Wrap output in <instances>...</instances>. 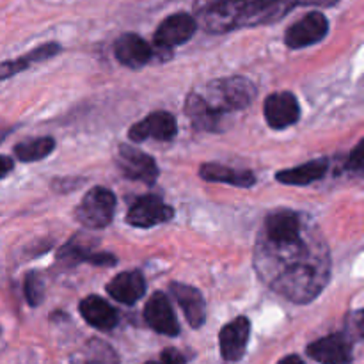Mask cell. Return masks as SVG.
<instances>
[{
    "label": "cell",
    "mask_w": 364,
    "mask_h": 364,
    "mask_svg": "<svg viewBox=\"0 0 364 364\" xmlns=\"http://www.w3.org/2000/svg\"><path fill=\"white\" fill-rule=\"evenodd\" d=\"M199 176L212 183H228L240 188H249L256 183V178L251 171L231 169V167L220 166V164H203L199 169Z\"/></svg>",
    "instance_id": "20"
},
{
    "label": "cell",
    "mask_w": 364,
    "mask_h": 364,
    "mask_svg": "<svg viewBox=\"0 0 364 364\" xmlns=\"http://www.w3.org/2000/svg\"><path fill=\"white\" fill-rule=\"evenodd\" d=\"M251 336V322L245 316L231 320L219 333L220 355L224 361L237 363L244 358Z\"/></svg>",
    "instance_id": "12"
},
{
    "label": "cell",
    "mask_w": 364,
    "mask_h": 364,
    "mask_svg": "<svg viewBox=\"0 0 364 364\" xmlns=\"http://www.w3.org/2000/svg\"><path fill=\"white\" fill-rule=\"evenodd\" d=\"M55 148V141L52 137H38L31 141H23L14 146V155L21 162H38L46 159Z\"/></svg>",
    "instance_id": "22"
},
{
    "label": "cell",
    "mask_w": 364,
    "mask_h": 364,
    "mask_svg": "<svg viewBox=\"0 0 364 364\" xmlns=\"http://www.w3.org/2000/svg\"><path fill=\"white\" fill-rule=\"evenodd\" d=\"M171 294L174 295L180 308L183 309V315L187 322L191 323V327L199 329L206 320V302L201 291L194 287H188V284L173 283L171 284Z\"/></svg>",
    "instance_id": "16"
},
{
    "label": "cell",
    "mask_w": 364,
    "mask_h": 364,
    "mask_svg": "<svg viewBox=\"0 0 364 364\" xmlns=\"http://www.w3.org/2000/svg\"><path fill=\"white\" fill-rule=\"evenodd\" d=\"M174 217L173 206L167 205L159 196H142L128 210L127 223L134 228H153L169 223Z\"/></svg>",
    "instance_id": "7"
},
{
    "label": "cell",
    "mask_w": 364,
    "mask_h": 364,
    "mask_svg": "<svg viewBox=\"0 0 364 364\" xmlns=\"http://www.w3.org/2000/svg\"><path fill=\"white\" fill-rule=\"evenodd\" d=\"M105 290L114 301L121 302V304L134 306L146 294V279L139 270L121 272L107 284Z\"/></svg>",
    "instance_id": "14"
},
{
    "label": "cell",
    "mask_w": 364,
    "mask_h": 364,
    "mask_svg": "<svg viewBox=\"0 0 364 364\" xmlns=\"http://www.w3.org/2000/svg\"><path fill=\"white\" fill-rule=\"evenodd\" d=\"M114 53L116 59L124 66L137 70V68L146 66L153 59V48L146 39L141 36L128 32V34L119 36L114 43Z\"/></svg>",
    "instance_id": "13"
},
{
    "label": "cell",
    "mask_w": 364,
    "mask_h": 364,
    "mask_svg": "<svg viewBox=\"0 0 364 364\" xmlns=\"http://www.w3.org/2000/svg\"><path fill=\"white\" fill-rule=\"evenodd\" d=\"M23 294H25V299H27L28 306L36 308V306L41 304L43 299H45V284H43L39 274L28 272L27 276H25Z\"/></svg>",
    "instance_id": "24"
},
{
    "label": "cell",
    "mask_w": 364,
    "mask_h": 364,
    "mask_svg": "<svg viewBox=\"0 0 364 364\" xmlns=\"http://www.w3.org/2000/svg\"><path fill=\"white\" fill-rule=\"evenodd\" d=\"M146 364H187V361H185L183 354L178 352L176 348H166L159 355V359H153V361H148Z\"/></svg>",
    "instance_id": "25"
},
{
    "label": "cell",
    "mask_w": 364,
    "mask_h": 364,
    "mask_svg": "<svg viewBox=\"0 0 364 364\" xmlns=\"http://www.w3.org/2000/svg\"><path fill=\"white\" fill-rule=\"evenodd\" d=\"M82 318L91 327L98 331H112L119 322V315L116 309L98 295H89L78 304Z\"/></svg>",
    "instance_id": "15"
},
{
    "label": "cell",
    "mask_w": 364,
    "mask_h": 364,
    "mask_svg": "<svg viewBox=\"0 0 364 364\" xmlns=\"http://www.w3.org/2000/svg\"><path fill=\"white\" fill-rule=\"evenodd\" d=\"M60 50L63 48H60L59 43H45V45L38 46V48L31 50V52L23 53V55L16 57V59L0 63V80H6V78L14 77V75L21 73V71L28 70L32 64L43 63V60H48L52 57L59 55Z\"/></svg>",
    "instance_id": "18"
},
{
    "label": "cell",
    "mask_w": 364,
    "mask_h": 364,
    "mask_svg": "<svg viewBox=\"0 0 364 364\" xmlns=\"http://www.w3.org/2000/svg\"><path fill=\"white\" fill-rule=\"evenodd\" d=\"M290 6V9L297 6H333L338 0H284Z\"/></svg>",
    "instance_id": "27"
},
{
    "label": "cell",
    "mask_w": 364,
    "mask_h": 364,
    "mask_svg": "<svg viewBox=\"0 0 364 364\" xmlns=\"http://www.w3.org/2000/svg\"><path fill=\"white\" fill-rule=\"evenodd\" d=\"M114 212H116V196L105 187H95L77 206L75 219L89 230H103L112 223Z\"/></svg>",
    "instance_id": "2"
},
{
    "label": "cell",
    "mask_w": 364,
    "mask_h": 364,
    "mask_svg": "<svg viewBox=\"0 0 364 364\" xmlns=\"http://www.w3.org/2000/svg\"><path fill=\"white\" fill-rule=\"evenodd\" d=\"M263 114L270 128L284 130L301 119V107L294 92H274L265 100Z\"/></svg>",
    "instance_id": "9"
},
{
    "label": "cell",
    "mask_w": 364,
    "mask_h": 364,
    "mask_svg": "<svg viewBox=\"0 0 364 364\" xmlns=\"http://www.w3.org/2000/svg\"><path fill=\"white\" fill-rule=\"evenodd\" d=\"M277 364H306L299 355H287L284 359H281Z\"/></svg>",
    "instance_id": "29"
},
{
    "label": "cell",
    "mask_w": 364,
    "mask_h": 364,
    "mask_svg": "<svg viewBox=\"0 0 364 364\" xmlns=\"http://www.w3.org/2000/svg\"><path fill=\"white\" fill-rule=\"evenodd\" d=\"M306 354L320 364H352L354 363V341L348 333L329 334L309 343Z\"/></svg>",
    "instance_id": "4"
},
{
    "label": "cell",
    "mask_w": 364,
    "mask_h": 364,
    "mask_svg": "<svg viewBox=\"0 0 364 364\" xmlns=\"http://www.w3.org/2000/svg\"><path fill=\"white\" fill-rule=\"evenodd\" d=\"M196 28H198V23H196L194 16H191L188 13L171 14L156 28L155 45L164 52L171 53L173 48L185 45L194 36Z\"/></svg>",
    "instance_id": "8"
},
{
    "label": "cell",
    "mask_w": 364,
    "mask_h": 364,
    "mask_svg": "<svg viewBox=\"0 0 364 364\" xmlns=\"http://www.w3.org/2000/svg\"><path fill=\"white\" fill-rule=\"evenodd\" d=\"M329 169V160L316 159L308 164L294 167V169H284L276 174V180L283 185H309L315 181L322 180Z\"/></svg>",
    "instance_id": "21"
},
{
    "label": "cell",
    "mask_w": 364,
    "mask_h": 364,
    "mask_svg": "<svg viewBox=\"0 0 364 364\" xmlns=\"http://www.w3.org/2000/svg\"><path fill=\"white\" fill-rule=\"evenodd\" d=\"M210 92L213 98L206 100V102L220 112H230V110L247 109L255 100L256 87L249 78L230 77L213 82Z\"/></svg>",
    "instance_id": "3"
},
{
    "label": "cell",
    "mask_w": 364,
    "mask_h": 364,
    "mask_svg": "<svg viewBox=\"0 0 364 364\" xmlns=\"http://www.w3.org/2000/svg\"><path fill=\"white\" fill-rule=\"evenodd\" d=\"M185 114L188 119L192 121L198 130L203 132H220L223 130V116L224 112L217 110L215 107L210 105L206 98L196 95H188L187 102H185Z\"/></svg>",
    "instance_id": "17"
},
{
    "label": "cell",
    "mask_w": 364,
    "mask_h": 364,
    "mask_svg": "<svg viewBox=\"0 0 364 364\" xmlns=\"http://www.w3.org/2000/svg\"><path fill=\"white\" fill-rule=\"evenodd\" d=\"M361 148L363 144L359 142L358 146L354 148V151L350 153V159L347 160V164H345V167L350 171H355V173H361L363 171V153H361Z\"/></svg>",
    "instance_id": "26"
},
{
    "label": "cell",
    "mask_w": 364,
    "mask_h": 364,
    "mask_svg": "<svg viewBox=\"0 0 364 364\" xmlns=\"http://www.w3.org/2000/svg\"><path fill=\"white\" fill-rule=\"evenodd\" d=\"M7 132H9V128H6V127H4L2 123H0V141H2V139L6 137V134H7Z\"/></svg>",
    "instance_id": "30"
},
{
    "label": "cell",
    "mask_w": 364,
    "mask_h": 364,
    "mask_svg": "<svg viewBox=\"0 0 364 364\" xmlns=\"http://www.w3.org/2000/svg\"><path fill=\"white\" fill-rule=\"evenodd\" d=\"M255 269L281 297L308 304L329 283V247L308 215L277 210L267 215L256 238Z\"/></svg>",
    "instance_id": "1"
},
{
    "label": "cell",
    "mask_w": 364,
    "mask_h": 364,
    "mask_svg": "<svg viewBox=\"0 0 364 364\" xmlns=\"http://www.w3.org/2000/svg\"><path fill=\"white\" fill-rule=\"evenodd\" d=\"M13 167H14V162L9 159V156L0 155V180H2V178H6L7 174L13 171Z\"/></svg>",
    "instance_id": "28"
},
{
    "label": "cell",
    "mask_w": 364,
    "mask_h": 364,
    "mask_svg": "<svg viewBox=\"0 0 364 364\" xmlns=\"http://www.w3.org/2000/svg\"><path fill=\"white\" fill-rule=\"evenodd\" d=\"M144 320L155 333L164 334V336L174 338L180 334V323H178L173 306L164 291H155L146 302Z\"/></svg>",
    "instance_id": "11"
},
{
    "label": "cell",
    "mask_w": 364,
    "mask_h": 364,
    "mask_svg": "<svg viewBox=\"0 0 364 364\" xmlns=\"http://www.w3.org/2000/svg\"><path fill=\"white\" fill-rule=\"evenodd\" d=\"M116 164L119 173L124 178L134 181H142V183H155L159 178V167L153 156L146 155L141 149L128 144L117 146Z\"/></svg>",
    "instance_id": "5"
},
{
    "label": "cell",
    "mask_w": 364,
    "mask_h": 364,
    "mask_svg": "<svg viewBox=\"0 0 364 364\" xmlns=\"http://www.w3.org/2000/svg\"><path fill=\"white\" fill-rule=\"evenodd\" d=\"M84 364H119V359L112 347L96 340L89 343V355Z\"/></svg>",
    "instance_id": "23"
},
{
    "label": "cell",
    "mask_w": 364,
    "mask_h": 364,
    "mask_svg": "<svg viewBox=\"0 0 364 364\" xmlns=\"http://www.w3.org/2000/svg\"><path fill=\"white\" fill-rule=\"evenodd\" d=\"M327 32H329V20L326 18V14L320 11H313L287 28L284 43L288 48L301 50L322 41Z\"/></svg>",
    "instance_id": "6"
},
{
    "label": "cell",
    "mask_w": 364,
    "mask_h": 364,
    "mask_svg": "<svg viewBox=\"0 0 364 364\" xmlns=\"http://www.w3.org/2000/svg\"><path fill=\"white\" fill-rule=\"evenodd\" d=\"M176 119H174L173 114L166 112V110H156V112L149 114L128 130V137L134 142H142L146 139L171 141V139L176 137Z\"/></svg>",
    "instance_id": "10"
},
{
    "label": "cell",
    "mask_w": 364,
    "mask_h": 364,
    "mask_svg": "<svg viewBox=\"0 0 364 364\" xmlns=\"http://www.w3.org/2000/svg\"><path fill=\"white\" fill-rule=\"evenodd\" d=\"M59 262H63L64 265H77V263H91V265H100V267H112L117 263L116 256H112L110 252H96L92 249H89L87 245L80 244V242L75 238L70 244L64 245L63 249L57 255Z\"/></svg>",
    "instance_id": "19"
}]
</instances>
